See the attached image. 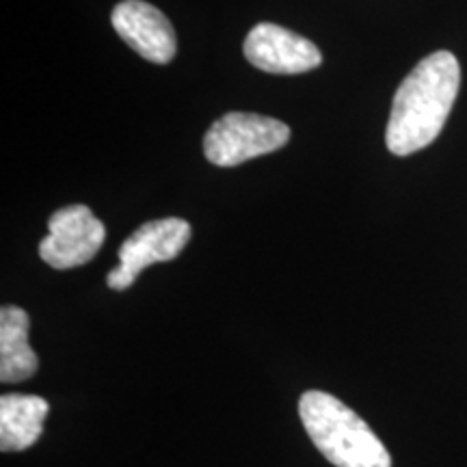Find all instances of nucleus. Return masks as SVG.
I'll use <instances>...</instances> for the list:
<instances>
[{
    "mask_svg": "<svg viewBox=\"0 0 467 467\" xmlns=\"http://www.w3.org/2000/svg\"><path fill=\"white\" fill-rule=\"evenodd\" d=\"M243 50L251 66L268 74H303L323 63L317 44L273 22L251 28Z\"/></svg>",
    "mask_w": 467,
    "mask_h": 467,
    "instance_id": "obj_6",
    "label": "nucleus"
},
{
    "mask_svg": "<svg viewBox=\"0 0 467 467\" xmlns=\"http://www.w3.org/2000/svg\"><path fill=\"white\" fill-rule=\"evenodd\" d=\"M31 318L22 307L0 309V381L20 383L31 379L39 368L37 353L28 342Z\"/></svg>",
    "mask_w": 467,
    "mask_h": 467,
    "instance_id": "obj_9",
    "label": "nucleus"
},
{
    "mask_svg": "<svg viewBox=\"0 0 467 467\" xmlns=\"http://www.w3.org/2000/svg\"><path fill=\"white\" fill-rule=\"evenodd\" d=\"M290 141V128L275 117L225 113L208 128L203 154L217 167H238L258 156L273 154Z\"/></svg>",
    "mask_w": 467,
    "mask_h": 467,
    "instance_id": "obj_3",
    "label": "nucleus"
},
{
    "mask_svg": "<svg viewBox=\"0 0 467 467\" xmlns=\"http://www.w3.org/2000/svg\"><path fill=\"white\" fill-rule=\"evenodd\" d=\"M107 230L83 203L61 208L48 221V236L39 243V258L57 271L83 266L102 249Z\"/></svg>",
    "mask_w": 467,
    "mask_h": 467,
    "instance_id": "obj_5",
    "label": "nucleus"
},
{
    "mask_svg": "<svg viewBox=\"0 0 467 467\" xmlns=\"http://www.w3.org/2000/svg\"><path fill=\"white\" fill-rule=\"evenodd\" d=\"M110 22L124 42L145 61L167 66L178 52V39L169 17L145 0H121Z\"/></svg>",
    "mask_w": 467,
    "mask_h": 467,
    "instance_id": "obj_7",
    "label": "nucleus"
},
{
    "mask_svg": "<svg viewBox=\"0 0 467 467\" xmlns=\"http://www.w3.org/2000/svg\"><path fill=\"white\" fill-rule=\"evenodd\" d=\"M461 87V66L448 50L429 55L411 69L394 96L385 143L396 156L429 148L446 126Z\"/></svg>",
    "mask_w": 467,
    "mask_h": 467,
    "instance_id": "obj_1",
    "label": "nucleus"
},
{
    "mask_svg": "<svg viewBox=\"0 0 467 467\" xmlns=\"http://www.w3.org/2000/svg\"><path fill=\"white\" fill-rule=\"evenodd\" d=\"M50 407L42 396L5 394L0 399V451L22 452L44 433Z\"/></svg>",
    "mask_w": 467,
    "mask_h": 467,
    "instance_id": "obj_8",
    "label": "nucleus"
},
{
    "mask_svg": "<svg viewBox=\"0 0 467 467\" xmlns=\"http://www.w3.org/2000/svg\"><path fill=\"white\" fill-rule=\"evenodd\" d=\"M299 418L331 465L392 467V457L375 431L336 396L309 389L299 400Z\"/></svg>",
    "mask_w": 467,
    "mask_h": 467,
    "instance_id": "obj_2",
    "label": "nucleus"
},
{
    "mask_svg": "<svg viewBox=\"0 0 467 467\" xmlns=\"http://www.w3.org/2000/svg\"><path fill=\"white\" fill-rule=\"evenodd\" d=\"M191 241V225L184 219L167 217L150 221L134 230L119 247V265L109 273L110 290H126L137 282L141 271L178 258Z\"/></svg>",
    "mask_w": 467,
    "mask_h": 467,
    "instance_id": "obj_4",
    "label": "nucleus"
}]
</instances>
